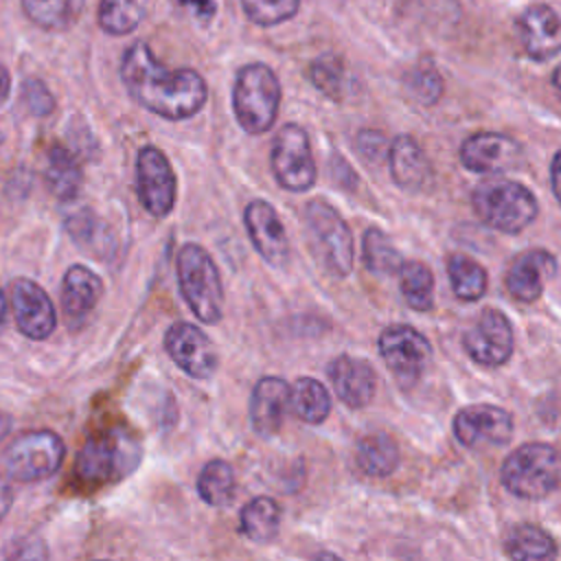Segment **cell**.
I'll use <instances>...</instances> for the list:
<instances>
[{"label": "cell", "instance_id": "obj_31", "mask_svg": "<svg viewBox=\"0 0 561 561\" xmlns=\"http://www.w3.org/2000/svg\"><path fill=\"white\" fill-rule=\"evenodd\" d=\"M447 276L451 291L465 302H476L486 291V270L467 254L456 252L447 259Z\"/></svg>", "mask_w": 561, "mask_h": 561}, {"label": "cell", "instance_id": "obj_14", "mask_svg": "<svg viewBox=\"0 0 561 561\" xmlns=\"http://www.w3.org/2000/svg\"><path fill=\"white\" fill-rule=\"evenodd\" d=\"M454 436L465 447L506 445L513 436V416L491 403L465 405L454 416Z\"/></svg>", "mask_w": 561, "mask_h": 561}, {"label": "cell", "instance_id": "obj_43", "mask_svg": "<svg viewBox=\"0 0 561 561\" xmlns=\"http://www.w3.org/2000/svg\"><path fill=\"white\" fill-rule=\"evenodd\" d=\"M9 88H11V77H9L7 68L0 64V103L7 99V94H9Z\"/></svg>", "mask_w": 561, "mask_h": 561}, {"label": "cell", "instance_id": "obj_35", "mask_svg": "<svg viewBox=\"0 0 561 561\" xmlns=\"http://www.w3.org/2000/svg\"><path fill=\"white\" fill-rule=\"evenodd\" d=\"M309 81L329 99H342L344 90V64L337 55H320L309 64Z\"/></svg>", "mask_w": 561, "mask_h": 561}, {"label": "cell", "instance_id": "obj_38", "mask_svg": "<svg viewBox=\"0 0 561 561\" xmlns=\"http://www.w3.org/2000/svg\"><path fill=\"white\" fill-rule=\"evenodd\" d=\"M22 99L31 114L46 116L55 110V99L39 79H26L22 85Z\"/></svg>", "mask_w": 561, "mask_h": 561}, {"label": "cell", "instance_id": "obj_22", "mask_svg": "<svg viewBox=\"0 0 561 561\" xmlns=\"http://www.w3.org/2000/svg\"><path fill=\"white\" fill-rule=\"evenodd\" d=\"M388 167L394 184L408 193H421L432 182V162L410 134L392 140L388 147Z\"/></svg>", "mask_w": 561, "mask_h": 561}, {"label": "cell", "instance_id": "obj_39", "mask_svg": "<svg viewBox=\"0 0 561 561\" xmlns=\"http://www.w3.org/2000/svg\"><path fill=\"white\" fill-rule=\"evenodd\" d=\"M357 151L364 160H370V162H377L383 153H386V138L381 131L377 129H362L357 134Z\"/></svg>", "mask_w": 561, "mask_h": 561}, {"label": "cell", "instance_id": "obj_30", "mask_svg": "<svg viewBox=\"0 0 561 561\" xmlns=\"http://www.w3.org/2000/svg\"><path fill=\"white\" fill-rule=\"evenodd\" d=\"M399 289L405 305L414 311H430L434 305V274L423 261H403L399 265Z\"/></svg>", "mask_w": 561, "mask_h": 561}, {"label": "cell", "instance_id": "obj_3", "mask_svg": "<svg viewBox=\"0 0 561 561\" xmlns=\"http://www.w3.org/2000/svg\"><path fill=\"white\" fill-rule=\"evenodd\" d=\"M175 274L184 302L204 324L224 316V285L213 256L197 243H184L175 256Z\"/></svg>", "mask_w": 561, "mask_h": 561}, {"label": "cell", "instance_id": "obj_18", "mask_svg": "<svg viewBox=\"0 0 561 561\" xmlns=\"http://www.w3.org/2000/svg\"><path fill=\"white\" fill-rule=\"evenodd\" d=\"M329 381L337 399L348 408H364L375 399L377 392V373L375 368L359 357L337 355L327 366Z\"/></svg>", "mask_w": 561, "mask_h": 561}, {"label": "cell", "instance_id": "obj_24", "mask_svg": "<svg viewBox=\"0 0 561 561\" xmlns=\"http://www.w3.org/2000/svg\"><path fill=\"white\" fill-rule=\"evenodd\" d=\"M399 447L386 432H373L359 438L355 449V462L362 473L370 478H388L399 467Z\"/></svg>", "mask_w": 561, "mask_h": 561}, {"label": "cell", "instance_id": "obj_10", "mask_svg": "<svg viewBox=\"0 0 561 561\" xmlns=\"http://www.w3.org/2000/svg\"><path fill=\"white\" fill-rule=\"evenodd\" d=\"M379 355L401 388H414L430 359V340L410 324H390L379 333Z\"/></svg>", "mask_w": 561, "mask_h": 561}, {"label": "cell", "instance_id": "obj_20", "mask_svg": "<svg viewBox=\"0 0 561 561\" xmlns=\"http://www.w3.org/2000/svg\"><path fill=\"white\" fill-rule=\"evenodd\" d=\"M557 272V261L546 250H528L519 254L506 270L504 285L517 302H535L546 287V280Z\"/></svg>", "mask_w": 561, "mask_h": 561}, {"label": "cell", "instance_id": "obj_6", "mask_svg": "<svg viewBox=\"0 0 561 561\" xmlns=\"http://www.w3.org/2000/svg\"><path fill=\"white\" fill-rule=\"evenodd\" d=\"M140 460V445L125 427L90 436L77 456V476L85 484H103L129 473Z\"/></svg>", "mask_w": 561, "mask_h": 561}, {"label": "cell", "instance_id": "obj_40", "mask_svg": "<svg viewBox=\"0 0 561 561\" xmlns=\"http://www.w3.org/2000/svg\"><path fill=\"white\" fill-rule=\"evenodd\" d=\"M178 4L193 9L202 20H210L217 11V0H175Z\"/></svg>", "mask_w": 561, "mask_h": 561}, {"label": "cell", "instance_id": "obj_23", "mask_svg": "<svg viewBox=\"0 0 561 561\" xmlns=\"http://www.w3.org/2000/svg\"><path fill=\"white\" fill-rule=\"evenodd\" d=\"M103 296V280L85 265H70L61 280V309L72 327L81 324Z\"/></svg>", "mask_w": 561, "mask_h": 561}, {"label": "cell", "instance_id": "obj_44", "mask_svg": "<svg viewBox=\"0 0 561 561\" xmlns=\"http://www.w3.org/2000/svg\"><path fill=\"white\" fill-rule=\"evenodd\" d=\"M4 324H7V296L0 289V331L4 329Z\"/></svg>", "mask_w": 561, "mask_h": 561}, {"label": "cell", "instance_id": "obj_9", "mask_svg": "<svg viewBox=\"0 0 561 561\" xmlns=\"http://www.w3.org/2000/svg\"><path fill=\"white\" fill-rule=\"evenodd\" d=\"M272 173L285 191L302 193L309 191L316 182V160L313 149L307 131L296 123H285L274 142L270 153Z\"/></svg>", "mask_w": 561, "mask_h": 561}, {"label": "cell", "instance_id": "obj_15", "mask_svg": "<svg viewBox=\"0 0 561 561\" xmlns=\"http://www.w3.org/2000/svg\"><path fill=\"white\" fill-rule=\"evenodd\" d=\"M522 153V145L500 131H478L460 145L462 167L482 175L506 173L519 167Z\"/></svg>", "mask_w": 561, "mask_h": 561}, {"label": "cell", "instance_id": "obj_5", "mask_svg": "<svg viewBox=\"0 0 561 561\" xmlns=\"http://www.w3.org/2000/svg\"><path fill=\"white\" fill-rule=\"evenodd\" d=\"M500 480L522 500H543L559 486V454L550 443H524L502 462Z\"/></svg>", "mask_w": 561, "mask_h": 561}, {"label": "cell", "instance_id": "obj_29", "mask_svg": "<svg viewBox=\"0 0 561 561\" xmlns=\"http://www.w3.org/2000/svg\"><path fill=\"white\" fill-rule=\"evenodd\" d=\"M85 0H22L26 18L46 31H66L70 28L81 11Z\"/></svg>", "mask_w": 561, "mask_h": 561}, {"label": "cell", "instance_id": "obj_46", "mask_svg": "<svg viewBox=\"0 0 561 561\" xmlns=\"http://www.w3.org/2000/svg\"><path fill=\"white\" fill-rule=\"evenodd\" d=\"M0 142H2V134H0Z\"/></svg>", "mask_w": 561, "mask_h": 561}, {"label": "cell", "instance_id": "obj_2", "mask_svg": "<svg viewBox=\"0 0 561 561\" xmlns=\"http://www.w3.org/2000/svg\"><path fill=\"white\" fill-rule=\"evenodd\" d=\"M471 206L489 228L504 234H519L539 215V202L533 191L497 173L473 188Z\"/></svg>", "mask_w": 561, "mask_h": 561}, {"label": "cell", "instance_id": "obj_42", "mask_svg": "<svg viewBox=\"0 0 561 561\" xmlns=\"http://www.w3.org/2000/svg\"><path fill=\"white\" fill-rule=\"evenodd\" d=\"M559 162H561V153L554 151V156L550 160V184H552L554 197H559Z\"/></svg>", "mask_w": 561, "mask_h": 561}, {"label": "cell", "instance_id": "obj_13", "mask_svg": "<svg viewBox=\"0 0 561 561\" xmlns=\"http://www.w3.org/2000/svg\"><path fill=\"white\" fill-rule=\"evenodd\" d=\"M169 357L193 379H210L217 370V351L208 335L184 320L173 322L164 333Z\"/></svg>", "mask_w": 561, "mask_h": 561}, {"label": "cell", "instance_id": "obj_33", "mask_svg": "<svg viewBox=\"0 0 561 561\" xmlns=\"http://www.w3.org/2000/svg\"><path fill=\"white\" fill-rule=\"evenodd\" d=\"M149 0H101L99 24L110 35L131 33L147 15Z\"/></svg>", "mask_w": 561, "mask_h": 561}, {"label": "cell", "instance_id": "obj_32", "mask_svg": "<svg viewBox=\"0 0 561 561\" xmlns=\"http://www.w3.org/2000/svg\"><path fill=\"white\" fill-rule=\"evenodd\" d=\"M234 471L226 460L215 458L202 467L197 476V493L206 504L217 508L228 506L234 500Z\"/></svg>", "mask_w": 561, "mask_h": 561}, {"label": "cell", "instance_id": "obj_26", "mask_svg": "<svg viewBox=\"0 0 561 561\" xmlns=\"http://www.w3.org/2000/svg\"><path fill=\"white\" fill-rule=\"evenodd\" d=\"M44 180H46L48 191L57 199H64V202L72 199L83 184V175H81V167H79L77 158L59 145L48 149Z\"/></svg>", "mask_w": 561, "mask_h": 561}, {"label": "cell", "instance_id": "obj_19", "mask_svg": "<svg viewBox=\"0 0 561 561\" xmlns=\"http://www.w3.org/2000/svg\"><path fill=\"white\" fill-rule=\"evenodd\" d=\"M517 33L526 55L535 61H548L559 55V15L548 4L528 7L517 20Z\"/></svg>", "mask_w": 561, "mask_h": 561}, {"label": "cell", "instance_id": "obj_28", "mask_svg": "<svg viewBox=\"0 0 561 561\" xmlns=\"http://www.w3.org/2000/svg\"><path fill=\"white\" fill-rule=\"evenodd\" d=\"M506 554L515 561H530V559H554L557 543L550 533L535 524H517L506 535Z\"/></svg>", "mask_w": 561, "mask_h": 561}, {"label": "cell", "instance_id": "obj_34", "mask_svg": "<svg viewBox=\"0 0 561 561\" xmlns=\"http://www.w3.org/2000/svg\"><path fill=\"white\" fill-rule=\"evenodd\" d=\"M401 263V252L394 248L392 239L383 230L368 228L364 232V265L368 272H373L375 276H388L394 274Z\"/></svg>", "mask_w": 561, "mask_h": 561}, {"label": "cell", "instance_id": "obj_21", "mask_svg": "<svg viewBox=\"0 0 561 561\" xmlns=\"http://www.w3.org/2000/svg\"><path fill=\"white\" fill-rule=\"evenodd\" d=\"M289 410V386L280 377H261L250 397V423L261 438L274 436Z\"/></svg>", "mask_w": 561, "mask_h": 561}, {"label": "cell", "instance_id": "obj_37", "mask_svg": "<svg viewBox=\"0 0 561 561\" xmlns=\"http://www.w3.org/2000/svg\"><path fill=\"white\" fill-rule=\"evenodd\" d=\"M405 88L421 105H434L443 96V77L434 66H416L408 72Z\"/></svg>", "mask_w": 561, "mask_h": 561}, {"label": "cell", "instance_id": "obj_1", "mask_svg": "<svg viewBox=\"0 0 561 561\" xmlns=\"http://www.w3.org/2000/svg\"><path fill=\"white\" fill-rule=\"evenodd\" d=\"M121 79L140 107L167 121L195 116L208 99V85L197 70L167 68L147 42H134L125 50Z\"/></svg>", "mask_w": 561, "mask_h": 561}, {"label": "cell", "instance_id": "obj_45", "mask_svg": "<svg viewBox=\"0 0 561 561\" xmlns=\"http://www.w3.org/2000/svg\"><path fill=\"white\" fill-rule=\"evenodd\" d=\"M9 430H11V419L0 412V440L9 434Z\"/></svg>", "mask_w": 561, "mask_h": 561}, {"label": "cell", "instance_id": "obj_27", "mask_svg": "<svg viewBox=\"0 0 561 561\" xmlns=\"http://www.w3.org/2000/svg\"><path fill=\"white\" fill-rule=\"evenodd\" d=\"M241 533L256 543H265L276 537L280 526V506L267 495L252 497L239 513Z\"/></svg>", "mask_w": 561, "mask_h": 561}, {"label": "cell", "instance_id": "obj_7", "mask_svg": "<svg viewBox=\"0 0 561 561\" xmlns=\"http://www.w3.org/2000/svg\"><path fill=\"white\" fill-rule=\"evenodd\" d=\"M305 221L313 252L333 276H348L353 270V234L344 217L324 199H309Z\"/></svg>", "mask_w": 561, "mask_h": 561}, {"label": "cell", "instance_id": "obj_4", "mask_svg": "<svg viewBox=\"0 0 561 561\" xmlns=\"http://www.w3.org/2000/svg\"><path fill=\"white\" fill-rule=\"evenodd\" d=\"M280 83L265 64H248L237 72L232 85V112L248 134L267 131L278 116Z\"/></svg>", "mask_w": 561, "mask_h": 561}, {"label": "cell", "instance_id": "obj_25", "mask_svg": "<svg viewBox=\"0 0 561 561\" xmlns=\"http://www.w3.org/2000/svg\"><path fill=\"white\" fill-rule=\"evenodd\" d=\"M291 412L309 425H320L331 414V394L313 377H298L289 388Z\"/></svg>", "mask_w": 561, "mask_h": 561}, {"label": "cell", "instance_id": "obj_16", "mask_svg": "<svg viewBox=\"0 0 561 561\" xmlns=\"http://www.w3.org/2000/svg\"><path fill=\"white\" fill-rule=\"evenodd\" d=\"M243 224L254 250L272 267H283L289 261L287 230L276 208L265 199H252L243 210Z\"/></svg>", "mask_w": 561, "mask_h": 561}, {"label": "cell", "instance_id": "obj_11", "mask_svg": "<svg viewBox=\"0 0 561 561\" xmlns=\"http://www.w3.org/2000/svg\"><path fill=\"white\" fill-rule=\"evenodd\" d=\"M136 191L145 210L158 219L171 215L178 199V180L162 149L145 145L136 156Z\"/></svg>", "mask_w": 561, "mask_h": 561}, {"label": "cell", "instance_id": "obj_36", "mask_svg": "<svg viewBox=\"0 0 561 561\" xmlns=\"http://www.w3.org/2000/svg\"><path fill=\"white\" fill-rule=\"evenodd\" d=\"M243 13L259 26H276L298 13L300 0H241Z\"/></svg>", "mask_w": 561, "mask_h": 561}, {"label": "cell", "instance_id": "obj_17", "mask_svg": "<svg viewBox=\"0 0 561 561\" xmlns=\"http://www.w3.org/2000/svg\"><path fill=\"white\" fill-rule=\"evenodd\" d=\"M11 309L22 335L31 340H46L55 327L57 316L48 294L28 278H18L11 285Z\"/></svg>", "mask_w": 561, "mask_h": 561}, {"label": "cell", "instance_id": "obj_41", "mask_svg": "<svg viewBox=\"0 0 561 561\" xmlns=\"http://www.w3.org/2000/svg\"><path fill=\"white\" fill-rule=\"evenodd\" d=\"M11 504H13V489L9 486L7 478L0 476V522H2L4 515L9 513Z\"/></svg>", "mask_w": 561, "mask_h": 561}, {"label": "cell", "instance_id": "obj_8", "mask_svg": "<svg viewBox=\"0 0 561 561\" xmlns=\"http://www.w3.org/2000/svg\"><path fill=\"white\" fill-rule=\"evenodd\" d=\"M64 440L50 430H31L13 438L4 449V469L20 482H35L53 476L64 462Z\"/></svg>", "mask_w": 561, "mask_h": 561}, {"label": "cell", "instance_id": "obj_12", "mask_svg": "<svg viewBox=\"0 0 561 561\" xmlns=\"http://www.w3.org/2000/svg\"><path fill=\"white\" fill-rule=\"evenodd\" d=\"M462 346L476 364L497 368L513 355V327L500 309L489 307L480 313L476 324L465 331Z\"/></svg>", "mask_w": 561, "mask_h": 561}]
</instances>
